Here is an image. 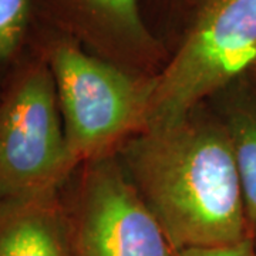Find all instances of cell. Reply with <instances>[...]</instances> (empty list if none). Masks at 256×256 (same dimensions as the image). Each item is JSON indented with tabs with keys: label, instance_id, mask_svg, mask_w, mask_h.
Returning <instances> with one entry per match:
<instances>
[{
	"label": "cell",
	"instance_id": "6da1fadb",
	"mask_svg": "<svg viewBox=\"0 0 256 256\" xmlns=\"http://www.w3.org/2000/svg\"><path fill=\"white\" fill-rule=\"evenodd\" d=\"M120 154L174 252L250 238L232 141L222 120L194 111L174 124L140 132Z\"/></svg>",
	"mask_w": 256,
	"mask_h": 256
},
{
	"label": "cell",
	"instance_id": "7a4b0ae2",
	"mask_svg": "<svg viewBox=\"0 0 256 256\" xmlns=\"http://www.w3.org/2000/svg\"><path fill=\"white\" fill-rule=\"evenodd\" d=\"M53 74L72 161L116 156L146 131L156 76H140L87 52L40 20L33 47Z\"/></svg>",
	"mask_w": 256,
	"mask_h": 256
},
{
	"label": "cell",
	"instance_id": "3957f363",
	"mask_svg": "<svg viewBox=\"0 0 256 256\" xmlns=\"http://www.w3.org/2000/svg\"><path fill=\"white\" fill-rule=\"evenodd\" d=\"M76 170L53 74L32 48L2 78L0 200L58 194Z\"/></svg>",
	"mask_w": 256,
	"mask_h": 256
},
{
	"label": "cell",
	"instance_id": "277c9868",
	"mask_svg": "<svg viewBox=\"0 0 256 256\" xmlns=\"http://www.w3.org/2000/svg\"><path fill=\"white\" fill-rule=\"evenodd\" d=\"M256 64V0H202L181 46L156 76L148 128L188 117Z\"/></svg>",
	"mask_w": 256,
	"mask_h": 256
},
{
	"label": "cell",
	"instance_id": "5b68a950",
	"mask_svg": "<svg viewBox=\"0 0 256 256\" xmlns=\"http://www.w3.org/2000/svg\"><path fill=\"white\" fill-rule=\"evenodd\" d=\"M60 198L73 256H174L116 156L80 165Z\"/></svg>",
	"mask_w": 256,
	"mask_h": 256
},
{
	"label": "cell",
	"instance_id": "8992f818",
	"mask_svg": "<svg viewBox=\"0 0 256 256\" xmlns=\"http://www.w3.org/2000/svg\"><path fill=\"white\" fill-rule=\"evenodd\" d=\"M43 23L87 52L140 76L161 70L164 48L148 30L140 0H37Z\"/></svg>",
	"mask_w": 256,
	"mask_h": 256
},
{
	"label": "cell",
	"instance_id": "52a82bcc",
	"mask_svg": "<svg viewBox=\"0 0 256 256\" xmlns=\"http://www.w3.org/2000/svg\"><path fill=\"white\" fill-rule=\"evenodd\" d=\"M0 256H73L60 192L0 200Z\"/></svg>",
	"mask_w": 256,
	"mask_h": 256
},
{
	"label": "cell",
	"instance_id": "ba28073f",
	"mask_svg": "<svg viewBox=\"0 0 256 256\" xmlns=\"http://www.w3.org/2000/svg\"><path fill=\"white\" fill-rule=\"evenodd\" d=\"M235 84L222 121L232 141L249 236L256 246V90Z\"/></svg>",
	"mask_w": 256,
	"mask_h": 256
},
{
	"label": "cell",
	"instance_id": "9c48e42d",
	"mask_svg": "<svg viewBox=\"0 0 256 256\" xmlns=\"http://www.w3.org/2000/svg\"><path fill=\"white\" fill-rule=\"evenodd\" d=\"M38 26L37 0H0V78L32 50Z\"/></svg>",
	"mask_w": 256,
	"mask_h": 256
},
{
	"label": "cell",
	"instance_id": "30bf717a",
	"mask_svg": "<svg viewBox=\"0 0 256 256\" xmlns=\"http://www.w3.org/2000/svg\"><path fill=\"white\" fill-rule=\"evenodd\" d=\"M174 256H256V246L252 239L249 238L225 246L192 248L175 250Z\"/></svg>",
	"mask_w": 256,
	"mask_h": 256
},
{
	"label": "cell",
	"instance_id": "8fae6325",
	"mask_svg": "<svg viewBox=\"0 0 256 256\" xmlns=\"http://www.w3.org/2000/svg\"><path fill=\"white\" fill-rule=\"evenodd\" d=\"M250 74H252V76H254V77H255V78H256V64H255V66H254V68L250 70Z\"/></svg>",
	"mask_w": 256,
	"mask_h": 256
},
{
	"label": "cell",
	"instance_id": "7c38bea8",
	"mask_svg": "<svg viewBox=\"0 0 256 256\" xmlns=\"http://www.w3.org/2000/svg\"><path fill=\"white\" fill-rule=\"evenodd\" d=\"M188 2H190V0H188ZM202 0H195V3H196V4H198V6H200V3H201Z\"/></svg>",
	"mask_w": 256,
	"mask_h": 256
}]
</instances>
